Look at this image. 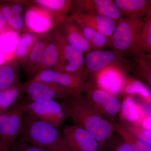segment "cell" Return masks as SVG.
I'll return each instance as SVG.
<instances>
[{
    "label": "cell",
    "instance_id": "cb8c5ba5",
    "mask_svg": "<svg viewBox=\"0 0 151 151\" xmlns=\"http://www.w3.org/2000/svg\"><path fill=\"white\" fill-rule=\"evenodd\" d=\"M72 0H33L28 1V6L42 8L52 12L67 15L70 12Z\"/></svg>",
    "mask_w": 151,
    "mask_h": 151
},
{
    "label": "cell",
    "instance_id": "ac0fdd59",
    "mask_svg": "<svg viewBox=\"0 0 151 151\" xmlns=\"http://www.w3.org/2000/svg\"><path fill=\"white\" fill-rule=\"evenodd\" d=\"M59 58V45L53 29L49 32V37L39 66L37 74L47 69L54 70L58 63Z\"/></svg>",
    "mask_w": 151,
    "mask_h": 151
},
{
    "label": "cell",
    "instance_id": "2e32d148",
    "mask_svg": "<svg viewBox=\"0 0 151 151\" xmlns=\"http://www.w3.org/2000/svg\"><path fill=\"white\" fill-rule=\"evenodd\" d=\"M49 32L40 35L28 57L22 64L23 69L29 79H32L37 74L39 66L49 37Z\"/></svg>",
    "mask_w": 151,
    "mask_h": 151
},
{
    "label": "cell",
    "instance_id": "74e56055",
    "mask_svg": "<svg viewBox=\"0 0 151 151\" xmlns=\"http://www.w3.org/2000/svg\"><path fill=\"white\" fill-rule=\"evenodd\" d=\"M149 10L148 11L147 14H151V0L149 1Z\"/></svg>",
    "mask_w": 151,
    "mask_h": 151
},
{
    "label": "cell",
    "instance_id": "5b68a950",
    "mask_svg": "<svg viewBox=\"0 0 151 151\" xmlns=\"http://www.w3.org/2000/svg\"><path fill=\"white\" fill-rule=\"evenodd\" d=\"M68 17L36 6H26L24 15V32L44 34L58 27Z\"/></svg>",
    "mask_w": 151,
    "mask_h": 151
},
{
    "label": "cell",
    "instance_id": "7c38bea8",
    "mask_svg": "<svg viewBox=\"0 0 151 151\" xmlns=\"http://www.w3.org/2000/svg\"><path fill=\"white\" fill-rule=\"evenodd\" d=\"M87 76L47 69L37 74L32 79L55 83L71 90L76 95L83 92Z\"/></svg>",
    "mask_w": 151,
    "mask_h": 151
},
{
    "label": "cell",
    "instance_id": "52a82bcc",
    "mask_svg": "<svg viewBox=\"0 0 151 151\" xmlns=\"http://www.w3.org/2000/svg\"><path fill=\"white\" fill-rule=\"evenodd\" d=\"M26 113L36 118L58 127L70 118V112L67 104L55 100L41 103H25Z\"/></svg>",
    "mask_w": 151,
    "mask_h": 151
},
{
    "label": "cell",
    "instance_id": "5bb4252c",
    "mask_svg": "<svg viewBox=\"0 0 151 151\" xmlns=\"http://www.w3.org/2000/svg\"><path fill=\"white\" fill-rule=\"evenodd\" d=\"M68 19L73 22H79L87 25L103 34L111 41L117 22L107 17L93 14L73 13Z\"/></svg>",
    "mask_w": 151,
    "mask_h": 151
},
{
    "label": "cell",
    "instance_id": "d4e9b609",
    "mask_svg": "<svg viewBox=\"0 0 151 151\" xmlns=\"http://www.w3.org/2000/svg\"><path fill=\"white\" fill-rule=\"evenodd\" d=\"M22 93V83L8 89L0 90V114L12 107Z\"/></svg>",
    "mask_w": 151,
    "mask_h": 151
},
{
    "label": "cell",
    "instance_id": "e0dca14e",
    "mask_svg": "<svg viewBox=\"0 0 151 151\" xmlns=\"http://www.w3.org/2000/svg\"><path fill=\"white\" fill-rule=\"evenodd\" d=\"M25 113V103L14 104L10 108L7 138L8 150L20 134L23 125L24 115Z\"/></svg>",
    "mask_w": 151,
    "mask_h": 151
},
{
    "label": "cell",
    "instance_id": "d6986e66",
    "mask_svg": "<svg viewBox=\"0 0 151 151\" xmlns=\"http://www.w3.org/2000/svg\"><path fill=\"white\" fill-rule=\"evenodd\" d=\"M19 63L14 58L0 66V90L20 84Z\"/></svg>",
    "mask_w": 151,
    "mask_h": 151
},
{
    "label": "cell",
    "instance_id": "7402d4cb",
    "mask_svg": "<svg viewBox=\"0 0 151 151\" xmlns=\"http://www.w3.org/2000/svg\"><path fill=\"white\" fill-rule=\"evenodd\" d=\"M40 35L32 33L23 32L16 45L14 58L21 64L25 62L35 45Z\"/></svg>",
    "mask_w": 151,
    "mask_h": 151
},
{
    "label": "cell",
    "instance_id": "1f68e13d",
    "mask_svg": "<svg viewBox=\"0 0 151 151\" xmlns=\"http://www.w3.org/2000/svg\"><path fill=\"white\" fill-rule=\"evenodd\" d=\"M9 115L10 108L0 114V146L3 150L8 151L7 138Z\"/></svg>",
    "mask_w": 151,
    "mask_h": 151
},
{
    "label": "cell",
    "instance_id": "6da1fadb",
    "mask_svg": "<svg viewBox=\"0 0 151 151\" xmlns=\"http://www.w3.org/2000/svg\"><path fill=\"white\" fill-rule=\"evenodd\" d=\"M69 107L70 118L106 148L114 137L113 124L100 116L85 96L73 95L63 100Z\"/></svg>",
    "mask_w": 151,
    "mask_h": 151
},
{
    "label": "cell",
    "instance_id": "e575fe53",
    "mask_svg": "<svg viewBox=\"0 0 151 151\" xmlns=\"http://www.w3.org/2000/svg\"><path fill=\"white\" fill-rule=\"evenodd\" d=\"M140 97V98L139 99V102H136V103L140 108L145 118L151 117V102H147Z\"/></svg>",
    "mask_w": 151,
    "mask_h": 151
},
{
    "label": "cell",
    "instance_id": "8992f818",
    "mask_svg": "<svg viewBox=\"0 0 151 151\" xmlns=\"http://www.w3.org/2000/svg\"><path fill=\"white\" fill-rule=\"evenodd\" d=\"M86 99L97 113L111 123L121 110L122 104L115 96L100 89L91 80L86 81L84 90Z\"/></svg>",
    "mask_w": 151,
    "mask_h": 151
},
{
    "label": "cell",
    "instance_id": "484cf974",
    "mask_svg": "<svg viewBox=\"0 0 151 151\" xmlns=\"http://www.w3.org/2000/svg\"><path fill=\"white\" fill-rule=\"evenodd\" d=\"M0 10L5 18L10 29L16 33L24 32V17L14 13L8 4L0 5Z\"/></svg>",
    "mask_w": 151,
    "mask_h": 151
},
{
    "label": "cell",
    "instance_id": "d6a6232c",
    "mask_svg": "<svg viewBox=\"0 0 151 151\" xmlns=\"http://www.w3.org/2000/svg\"><path fill=\"white\" fill-rule=\"evenodd\" d=\"M105 151H134L129 143L117 134L108 143Z\"/></svg>",
    "mask_w": 151,
    "mask_h": 151
},
{
    "label": "cell",
    "instance_id": "ab89813d",
    "mask_svg": "<svg viewBox=\"0 0 151 151\" xmlns=\"http://www.w3.org/2000/svg\"><path fill=\"white\" fill-rule=\"evenodd\" d=\"M1 151H8L5 150H3V149H2V150H1Z\"/></svg>",
    "mask_w": 151,
    "mask_h": 151
},
{
    "label": "cell",
    "instance_id": "f35d334b",
    "mask_svg": "<svg viewBox=\"0 0 151 151\" xmlns=\"http://www.w3.org/2000/svg\"><path fill=\"white\" fill-rule=\"evenodd\" d=\"M145 57L146 58H147V59L151 60V53H149V54H148L147 55H146Z\"/></svg>",
    "mask_w": 151,
    "mask_h": 151
},
{
    "label": "cell",
    "instance_id": "d590c367",
    "mask_svg": "<svg viewBox=\"0 0 151 151\" xmlns=\"http://www.w3.org/2000/svg\"><path fill=\"white\" fill-rule=\"evenodd\" d=\"M9 31H12L9 27L5 18L0 10V36Z\"/></svg>",
    "mask_w": 151,
    "mask_h": 151
},
{
    "label": "cell",
    "instance_id": "f1b7e54d",
    "mask_svg": "<svg viewBox=\"0 0 151 151\" xmlns=\"http://www.w3.org/2000/svg\"><path fill=\"white\" fill-rule=\"evenodd\" d=\"M141 50L144 54L151 53V14H146L144 19L140 39Z\"/></svg>",
    "mask_w": 151,
    "mask_h": 151
},
{
    "label": "cell",
    "instance_id": "277c9868",
    "mask_svg": "<svg viewBox=\"0 0 151 151\" xmlns=\"http://www.w3.org/2000/svg\"><path fill=\"white\" fill-rule=\"evenodd\" d=\"M118 68L125 73L133 69L132 63L126 58L123 52L95 50L86 55L85 68L88 73L94 76L107 68Z\"/></svg>",
    "mask_w": 151,
    "mask_h": 151
},
{
    "label": "cell",
    "instance_id": "4dcf8cb0",
    "mask_svg": "<svg viewBox=\"0 0 151 151\" xmlns=\"http://www.w3.org/2000/svg\"><path fill=\"white\" fill-rule=\"evenodd\" d=\"M145 56L138 61L139 66L135 73L145 82L151 90V60L146 58Z\"/></svg>",
    "mask_w": 151,
    "mask_h": 151
},
{
    "label": "cell",
    "instance_id": "836d02e7",
    "mask_svg": "<svg viewBox=\"0 0 151 151\" xmlns=\"http://www.w3.org/2000/svg\"><path fill=\"white\" fill-rule=\"evenodd\" d=\"M8 151H51L37 147L24 141L19 137L12 144Z\"/></svg>",
    "mask_w": 151,
    "mask_h": 151
},
{
    "label": "cell",
    "instance_id": "ba28073f",
    "mask_svg": "<svg viewBox=\"0 0 151 151\" xmlns=\"http://www.w3.org/2000/svg\"><path fill=\"white\" fill-rule=\"evenodd\" d=\"M23 93L27 97L28 101L41 103L60 99L64 100L74 92L59 84L51 82L29 79L22 83Z\"/></svg>",
    "mask_w": 151,
    "mask_h": 151
},
{
    "label": "cell",
    "instance_id": "9c48e42d",
    "mask_svg": "<svg viewBox=\"0 0 151 151\" xmlns=\"http://www.w3.org/2000/svg\"><path fill=\"white\" fill-rule=\"evenodd\" d=\"M54 31L59 48V60L54 70L87 77L84 54L68 43L57 27Z\"/></svg>",
    "mask_w": 151,
    "mask_h": 151
},
{
    "label": "cell",
    "instance_id": "44dd1931",
    "mask_svg": "<svg viewBox=\"0 0 151 151\" xmlns=\"http://www.w3.org/2000/svg\"><path fill=\"white\" fill-rule=\"evenodd\" d=\"M120 112L121 118L127 124L140 125L145 118L139 106L131 96L124 98Z\"/></svg>",
    "mask_w": 151,
    "mask_h": 151
},
{
    "label": "cell",
    "instance_id": "4316f807",
    "mask_svg": "<svg viewBox=\"0 0 151 151\" xmlns=\"http://www.w3.org/2000/svg\"><path fill=\"white\" fill-rule=\"evenodd\" d=\"M115 131L124 140L129 143L134 151H151V146L139 139L124 129L118 122L113 123Z\"/></svg>",
    "mask_w": 151,
    "mask_h": 151
},
{
    "label": "cell",
    "instance_id": "603a6c76",
    "mask_svg": "<svg viewBox=\"0 0 151 151\" xmlns=\"http://www.w3.org/2000/svg\"><path fill=\"white\" fill-rule=\"evenodd\" d=\"M72 22L77 25L83 35L95 49L101 50L106 47L110 46L111 40L103 34L81 22Z\"/></svg>",
    "mask_w": 151,
    "mask_h": 151
},
{
    "label": "cell",
    "instance_id": "30bf717a",
    "mask_svg": "<svg viewBox=\"0 0 151 151\" xmlns=\"http://www.w3.org/2000/svg\"><path fill=\"white\" fill-rule=\"evenodd\" d=\"M62 134L70 151H105V148L77 124L66 125Z\"/></svg>",
    "mask_w": 151,
    "mask_h": 151
},
{
    "label": "cell",
    "instance_id": "ffe728a7",
    "mask_svg": "<svg viewBox=\"0 0 151 151\" xmlns=\"http://www.w3.org/2000/svg\"><path fill=\"white\" fill-rule=\"evenodd\" d=\"M116 6L127 17L142 18L149 10V1L147 0H115Z\"/></svg>",
    "mask_w": 151,
    "mask_h": 151
},
{
    "label": "cell",
    "instance_id": "8fae6325",
    "mask_svg": "<svg viewBox=\"0 0 151 151\" xmlns=\"http://www.w3.org/2000/svg\"><path fill=\"white\" fill-rule=\"evenodd\" d=\"M70 12L102 16L117 22L122 15L114 1L111 0H75L73 1Z\"/></svg>",
    "mask_w": 151,
    "mask_h": 151
},
{
    "label": "cell",
    "instance_id": "7a4b0ae2",
    "mask_svg": "<svg viewBox=\"0 0 151 151\" xmlns=\"http://www.w3.org/2000/svg\"><path fill=\"white\" fill-rule=\"evenodd\" d=\"M19 137L51 151H70L62 133L52 124L27 114Z\"/></svg>",
    "mask_w": 151,
    "mask_h": 151
},
{
    "label": "cell",
    "instance_id": "4fadbf2b",
    "mask_svg": "<svg viewBox=\"0 0 151 151\" xmlns=\"http://www.w3.org/2000/svg\"><path fill=\"white\" fill-rule=\"evenodd\" d=\"M127 73L115 68H107L98 72L91 80L100 89L116 96L122 93L128 78Z\"/></svg>",
    "mask_w": 151,
    "mask_h": 151
},
{
    "label": "cell",
    "instance_id": "8d00e7d4",
    "mask_svg": "<svg viewBox=\"0 0 151 151\" xmlns=\"http://www.w3.org/2000/svg\"><path fill=\"white\" fill-rule=\"evenodd\" d=\"M139 125L145 129L151 131V117L144 118Z\"/></svg>",
    "mask_w": 151,
    "mask_h": 151
},
{
    "label": "cell",
    "instance_id": "f546056e",
    "mask_svg": "<svg viewBox=\"0 0 151 151\" xmlns=\"http://www.w3.org/2000/svg\"><path fill=\"white\" fill-rule=\"evenodd\" d=\"M126 129L136 138L151 146V131L145 129L140 125L120 123Z\"/></svg>",
    "mask_w": 151,
    "mask_h": 151
},
{
    "label": "cell",
    "instance_id": "9a60e30c",
    "mask_svg": "<svg viewBox=\"0 0 151 151\" xmlns=\"http://www.w3.org/2000/svg\"><path fill=\"white\" fill-rule=\"evenodd\" d=\"M57 28L68 43L83 54L86 55L96 50L83 35L77 25L68 17Z\"/></svg>",
    "mask_w": 151,
    "mask_h": 151
},
{
    "label": "cell",
    "instance_id": "83f0119b",
    "mask_svg": "<svg viewBox=\"0 0 151 151\" xmlns=\"http://www.w3.org/2000/svg\"><path fill=\"white\" fill-rule=\"evenodd\" d=\"M122 93L138 94L147 102H151V92L145 84L139 80L128 78Z\"/></svg>",
    "mask_w": 151,
    "mask_h": 151
},
{
    "label": "cell",
    "instance_id": "3957f363",
    "mask_svg": "<svg viewBox=\"0 0 151 151\" xmlns=\"http://www.w3.org/2000/svg\"><path fill=\"white\" fill-rule=\"evenodd\" d=\"M143 24L142 18H121L117 22L110 46L116 50L130 52L138 61L140 60L146 55L140 47Z\"/></svg>",
    "mask_w": 151,
    "mask_h": 151
}]
</instances>
